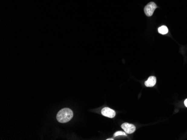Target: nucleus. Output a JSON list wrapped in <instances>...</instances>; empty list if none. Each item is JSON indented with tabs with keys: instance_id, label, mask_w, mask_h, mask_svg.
<instances>
[{
	"instance_id": "1a4fd4ad",
	"label": "nucleus",
	"mask_w": 187,
	"mask_h": 140,
	"mask_svg": "<svg viewBox=\"0 0 187 140\" xmlns=\"http://www.w3.org/2000/svg\"><path fill=\"white\" fill-rule=\"evenodd\" d=\"M107 140H113V139H111V138H109V139H107Z\"/></svg>"
},
{
	"instance_id": "20e7f679",
	"label": "nucleus",
	"mask_w": 187,
	"mask_h": 140,
	"mask_svg": "<svg viewBox=\"0 0 187 140\" xmlns=\"http://www.w3.org/2000/svg\"><path fill=\"white\" fill-rule=\"evenodd\" d=\"M102 114L105 117L109 118H113L115 116L116 113L112 109L108 107H105L103 110H102Z\"/></svg>"
},
{
	"instance_id": "6e6552de",
	"label": "nucleus",
	"mask_w": 187,
	"mask_h": 140,
	"mask_svg": "<svg viewBox=\"0 0 187 140\" xmlns=\"http://www.w3.org/2000/svg\"><path fill=\"white\" fill-rule=\"evenodd\" d=\"M184 105L186 107H187V99H186L185 100V101H184Z\"/></svg>"
},
{
	"instance_id": "7ed1b4c3",
	"label": "nucleus",
	"mask_w": 187,
	"mask_h": 140,
	"mask_svg": "<svg viewBox=\"0 0 187 140\" xmlns=\"http://www.w3.org/2000/svg\"><path fill=\"white\" fill-rule=\"evenodd\" d=\"M122 129L125 132L128 134L134 133L136 130V127L132 124L128 123H124L121 126Z\"/></svg>"
},
{
	"instance_id": "0eeeda50",
	"label": "nucleus",
	"mask_w": 187,
	"mask_h": 140,
	"mask_svg": "<svg viewBox=\"0 0 187 140\" xmlns=\"http://www.w3.org/2000/svg\"><path fill=\"white\" fill-rule=\"evenodd\" d=\"M120 135L126 136V133L123 132H122V131H118V132L115 133L114 136L117 137L118 136H120Z\"/></svg>"
},
{
	"instance_id": "f03ea898",
	"label": "nucleus",
	"mask_w": 187,
	"mask_h": 140,
	"mask_svg": "<svg viewBox=\"0 0 187 140\" xmlns=\"http://www.w3.org/2000/svg\"><path fill=\"white\" fill-rule=\"evenodd\" d=\"M157 8V6L155 2H149L144 8V12L146 15L148 17L151 16L153 14V12L155 11V10Z\"/></svg>"
},
{
	"instance_id": "423d86ee",
	"label": "nucleus",
	"mask_w": 187,
	"mask_h": 140,
	"mask_svg": "<svg viewBox=\"0 0 187 140\" xmlns=\"http://www.w3.org/2000/svg\"><path fill=\"white\" fill-rule=\"evenodd\" d=\"M158 32L162 35L166 34L168 33V29L166 26H162L159 27Z\"/></svg>"
},
{
	"instance_id": "39448f33",
	"label": "nucleus",
	"mask_w": 187,
	"mask_h": 140,
	"mask_svg": "<svg viewBox=\"0 0 187 140\" xmlns=\"http://www.w3.org/2000/svg\"><path fill=\"white\" fill-rule=\"evenodd\" d=\"M156 83V78L153 76H150L148 79L145 82V84L147 87H153Z\"/></svg>"
},
{
	"instance_id": "f257e3e1",
	"label": "nucleus",
	"mask_w": 187,
	"mask_h": 140,
	"mask_svg": "<svg viewBox=\"0 0 187 140\" xmlns=\"http://www.w3.org/2000/svg\"><path fill=\"white\" fill-rule=\"evenodd\" d=\"M73 110L69 108H63L58 112L57 120L60 123H66L69 121L73 117Z\"/></svg>"
}]
</instances>
